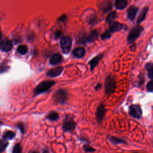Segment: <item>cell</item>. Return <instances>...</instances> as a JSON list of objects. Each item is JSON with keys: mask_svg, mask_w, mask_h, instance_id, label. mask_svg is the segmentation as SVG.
Returning <instances> with one entry per match:
<instances>
[{"mask_svg": "<svg viewBox=\"0 0 153 153\" xmlns=\"http://www.w3.org/2000/svg\"><path fill=\"white\" fill-rule=\"evenodd\" d=\"M143 30V27L140 25H137L134 26L129 32L127 40L128 44L133 43L135 40L140 36Z\"/></svg>", "mask_w": 153, "mask_h": 153, "instance_id": "6da1fadb", "label": "cell"}, {"mask_svg": "<svg viewBox=\"0 0 153 153\" xmlns=\"http://www.w3.org/2000/svg\"><path fill=\"white\" fill-rule=\"evenodd\" d=\"M116 84L117 81L115 78L111 75H108L106 77L105 82L106 93L108 94H110L113 93L116 88Z\"/></svg>", "mask_w": 153, "mask_h": 153, "instance_id": "7a4b0ae2", "label": "cell"}, {"mask_svg": "<svg viewBox=\"0 0 153 153\" xmlns=\"http://www.w3.org/2000/svg\"><path fill=\"white\" fill-rule=\"evenodd\" d=\"M76 123L71 115H67L65 118L63 123L62 128L65 131H70L75 130Z\"/></svg>", "mask_w": 153, "mask_h": 153, "instance_id": "3957f363", "label": "cell"}, {"mask_svg": "<svg viewBox=\"0 0 153 153\" xmlns=\"http://www.w3.org/2000/svg\"><path fill=\"white\" fill-rule=\"evenodd\" d=\"M53 100L57 103L63 104L68 99V93L63 89L57 90L53 94Z\"/></svg>", "mask_w": 153, "mask_h": 153, "instance_id": "277c9868", "label": "cell"}, {"mask_svg": "<svg viewBox=\"0 0 153 153\" xmlns=\"http://www.w3.org/2000/svg\"><path fill=\"white\" fill-rule=\"evenodd\" d=\"M72 39L68 36H64L60 39V47L64 54H68L71 49Z\"/></svg>", "mask_w": 153, "mask_h": 153, "instance_id": "5b68a950", "label": "cell"}, {"mask_svg": "<svg viewBox=\"0 0 153 153\" xmlns=\"http://www.w3.org/2000/svg\"><path fill=\"white\" fill-rule=\"evenodd\" d=\"M54 84L55 82L53 81H44L39 83L35 88L36 94H40L45 92L49 90Z\"/></svg>", "mask_w": 153, "mask_h": 153, "instance_id": "8992f818", "label": "cell"}, {"mask_svg": "<svg viewBox=\"0 0 153 153\" xmlns=\"http://www.w3.org/2000/svg\"><path fill=\"white\" fill-rule=\"evenodd\" d=\"M128 113L131 117L136 119H139L142 116V112L140 105L137 104H133L129 106Z\"/></svg>", "mask_w": 153, "mask_h": 153, "instance_id": "52a82bcc", "label": "cell"}, {"mask_svg": "<svg viewBox=\"0 0 153 153\" xmlns=\"http://www.w3.org/2000/svg\"><path fill=\"white\" fill-rule=\"evenodd\" d=\"M106 112V109L104 104L102 103L99 104V105L97 106L96 114V119L98 122L100 123L103 120V119L105 117Z\"/></svg>", "mask_w": 153, "mask_h": 153, "instance_id": "ba28073f", "label": "cell"}, {"mask_svg": "<svg viewBox=\"0 0 153 153\" xmlns=\"http://www.w3.org/2000/svg\"><path fill=\"white\" fill-rule=\"evenodd\" d=\"M123 29V25L118 22H113L111 24H109V28L108 32L109 33H113L116 32H118Z\"/></svg>", "mask_w": 153, "mask_h": 153, "instance_id": "9c48e42d", "label": "cell"}, {"mask_svg": "<svg viewBox=\"0 0 153 153\" xmlns=\"http://www.w3.org/2000/svg\"><path fill=\"white\" fill-rule=\"evenodd\" d=\"M139 8L136 7L135 5H132L130 7L127 11V17L128 19L131 20L133 21L136 17V16L138 12Z\"/></svg>", "mask_w": 153, "mask_h": 153, "instance_id": "30bf717a", "label": "cell"}, {"mask_svg": "<svg viewBox=\"0 0 153 153\" xmlns=\"http://www.w3.org/2000/svg\"><path fill=\"white\" fill-rule=\"evenodd\" d=\"M103 54H102V53L99 54L96 56L95 57H94L92 59H91L88 62V65L90 68V71H93L95 68V67L97 65V64L99 63L100 60L103 58Z\"/></svg>", "mask_w": 153, "mask_h": 153, "instance_id": "8fae6325", "label": "cell"}, {"mask_svg": "<svg viewBox=\"0 0 153 153\" xmlns=\"http://www.w3.org/2000/svg\"><path fill=\"white\" fill-rule=\"evenodd\" d=\"M13 47L12 42L8 39H4L0 42V49L4 51H8Z\"/></svg>", "mask_w": 153, "mask_h": 153, "instance_id": "7c38bea8", "label": "cell"}, {"mask_svg": "<svg viewBox=\"0 0 153 153\" xmlns=\"http://www.w3.org/2000/svg\"><path fill=\"white\" fill-rule=\"evenodd\" d=\"M99 7L100 9V10H102L104 13H105L112 8V4L109 1H105L101 2L100 4H99Z\"/></svg>", "mask_w": 153, "mask_h": 153, "instance_id": "4fadbf2b", "label": "cell"}, {"mask_svg": "<svg viewBox=\"0 0 153 153\" xmlns=\"http://www.w3.org/2000/svg\"><path fill=\"white\" fill-rule=\"evenodd\" d=\"M85 50L84 47H77L75 48L73 51H72V55L78 59H81L85 55Z\"/></svg>", "mask_w": 153, "mask_h": 153, "instance_id": "5bb4252c", "label": "cell"}, {"mask_svg": "<svg viewBox=\"0 0 153 153\" xmlns=\"http://www.w3.org/2000/svg\"><path fill=\"white\" fill-rule=\"evenodd\" d=\"M63 70V68L62 66H57L49 70L47 74L51 77H56L62 74Z\"/></svg>", "mask_w": 153, "mask_h": 153, "instance_id": "9a60e30c", "label": "cell"}, {"mask_svg": "<svg viewBox=\"0 0 153 153\" xmlns=\"http://www.w3.org/2000/svg\"><path fill=\"white\" fill-rule=\"evenodd\" d=\"M99 36V32L94 29L91 30L88 35H87V43L91 42L96 41Z\"/></svg>", "mask_w": 153, "mask_h": 153, "instance_id": "2e32d148", "label": "cell"}, {"mask_svg": "<svg viewBox=\"0 0 153 153\" xmlns=\"http://www.w3.org/2000/svg\"><path fill=\"white\" fill-rule=\"evenodd\" d=\"M62 60V56L59 53H55L54 54L50 60V63L52 65H56L59 63H60Z\"/></svg>", "mask_w": 153, "mask_h": 153, "instance_id": "e0dca14e", "label": "cell"}, {"mask_svg": "<svg viewBox=\"0 0 153 153\" xmlns=\"http://www.w3.org/2000/svg\"><path fill=\"white\" fill-rule=\"evenodd\" d=\"M148 11V7H143L142 9L141 12L140 13V14H139V15L137 17V23L138 25L139 23H140L141 22H142L145 19V17H146Z\"/></svg>", "mask_w": 153, "mask_h": 153, "instance_id": "ac0fdd59", "label": "cell"}, {"mask_svg": "<svg viewBox=\"0 0 153 153\" xmlns=\"http://www.w3.org/2000/svg\"><path fill=\"white\" fill-rule=\"evenodd\" d=\"M114 5L117 9L123 10L126 7L127 5V1L126 0H117L115 1Z\"/></svg>", "mask_w": 153, "mask_h": 153, "instance_id": "d6986e66", "label": "cell"}, {"mask_svg": "<svg viewBox=\"0 0 153 153\" xmlns=\"http://www.w3.org/2000/svg\"><path fill=\"white\" fill-rule=\"evenodd\" d=\"M145 69L148 71V76L149 79L153 80V63L149 62L146 64Z\"/></svg>", "mask_w": 153, "mask_h": 153, "instance_id": "ffe728a7", "label": "cell"}, {"mask_svg": "<svg viewBox=\"0 0 153 153\" xmlns=\"http://www.w3.org/2000/svg\"><path fill=\"white\" fill-rule=\"evenodd\" d=\"M76 42L78 44H85L87 43V34H79L76 39Z\"/></svg>", "mask_w": 153, "mask_h": 153, "instance_id": "44dd1931", "label": "cell"}, {"mask_svg": "<svg viewBox=\"0 0 153 153\" xmlns=\"http://www.w3.org/2000/svg\"><path fill=\"white\" fill-rule=\"evenodd\" d=\"M117 17V13L116 11H114L111 12L106 17V22L108 23L109 25L111 24L114 22V20Z\"/></svg>", "mask_w": 153, "mask_h": 153, "instance_id": "7402d4cb", "label": "cell"}, {"mask_svg": "<svg viewBox=\"0 0 153 153\" xmlns=\"http://www.w3.org/2000/svg\"><path fill=\"white\" fill-rule=\"evenodd\" d=\"M15 136V133H13L11 131H6L4 135H3V137L2 139L4 140H11L13 139Z\"/></svg>", "mask_w": 153, "mask_h": 153, "instance_id": "603a6c76", "label": "cell"}, {"mask_svg": "<svg viewBox=\"0 0 153 153\" xmlns=\"http://www.w3.org/2000/svg\"><path fill=\"white\" fill-rule=\"evenodd\" d=\"M47 117L50 121H56L59 118V115L56 112H51L47 115Z\"/></svg>", "mask_w": 153, "mask_h": 153, "instance_id": "cb8c5ba5", "label": "cell"}, {"mask_svg": "<svg viewBox=\"0 0 153 153\" xmlns=\"http://www.w3.org/2000/svg\"><path fill=\"white\" fill-rule=\"evenodd\" d=\"M109 140L115 144H118V143H126L125 141L121 139H120L118 137H116L114 136H110L109 137Z\"/></svg>", "mask_w": 153, "mask_h": 153, "instance_id": "d4e9b609", "label": "cell"}, {"mask_svg": "<svg viewBox=\"0 0 153 153\" xmlns=\"http://www.w3.org/2000/svg\"><path fill=\"white\" fill-rule=\"evenodd\" d=\"M17 51L20 54H25L27 51V48L25 45H20L18 47Z\"/></svg>", "mask_w": 153, "mask_h": 153, "instance_id": "484cf974", "label": "cell"}, {"mask_svg": "<svg viewBox=\"0 0 153 153\" xmlns=\"http://www.w3.org/2000/svg\"><path fill=\"white\" fill-rule=\"evenodd\" d=\"M8 144V143L7 140H4L3 139L0 140V152L4 151L6 149Z\"/></svg>", "mask_w": 153, "mask_h": 153, "instance_id": "4316f807", "label": "cell"}, {"mask_svg": "<svg viewBox=\"0 0 153 153\" xmlns=\"http://www.w3.org/2000/svg\"><path fill=\"white\" fill-rule=\"evenodd\" d=\"M12 153H22V147L19 143H17L14 145Z\"/></svg>", "mask_w": 153, "mask_h": 153, "instance_id": "83f0119b", "label": "cell"}, {"mask_svg": "<svg viewBox=\"0 0 153 153\" xmlns=\"http://www.w3.org/2000/svg\"><path fill=\"white\" fill-rule=\"evenodd\" d=\"M111 36V34L110 33H109L108 32V30H106L105 32H103L101 36H100V38L102 39L103 40H105V39H109Z\"/></svg>", "mask_w": 153, "mask_h": 153, "instance_id": "f1b7e54d", "label": "cell"}, {"mask_svg": "<svg viewBox=\"0 0 153 153\" xmlns=\"http://www.w3.org/2000/svg\"><path fill=\"white\" fill-rule=\"evenodd\" d=\"M146 89L149 92H153V80H151L147 83Z\"/></svg>", "mask_w": 153, "mask_h": 153, "instance_id": "f546056e", "label": "cell"}, {"mask_svg": "<svg viewBox=\"0 0 153 153\" xmlns=\"http://www.w3.org/2000/svg\"><path fill=\"white\" fill-rule=\"evenodd\" d=\"M83 148L85 150V151H86V152H90L94 151V149L92 147H91L90 146H88V145H84Z\"/></svg>", "mask_w": 153, "mask_h": 153, "instance_id": "4dcf8cb0", "label": "cell"}, {"mask_svg": "<svg viewBox=\"0 0 153 153\" xmlns=\"http://www.w3.org/2000/svg\"><path fill=\"white\" fill-rule=\"evenodd\" d=\"M17 127L20 130L22 133H25V127L24 125L22 123H19L17 124Z\"/></svg>", "mask_w": 153, "mask_h": 153, "instance_id": "1f68e13d", "label": "cell"}, {"mask_svg": "<svg viewBox=\"0 0 153 153\" xmlns=\"http://www.w3.org/2000/svg\"><path fill=\"white\" fill-rule=\"evenodd\" d=\"M66 15H63L62 16H60L59 19H58V20L60 21V22H64L66 20Z\"/></svg>", "mask_w": 153, "mask_h": 153, "instance_id": "d6a6232c", "label": "cell"}, {"mask_svg": "<svg viewBox=\"0 0 153 153\" xmlns=\"http://www.w3.org/2000/svg\"><path fill=\"white\" fill-rule=\"evenodd\" d=\"M8 67L6 66H1L0 67V72H5V71H7L8 69Z\"/></svg>", "mask_w": 153, "mask_h": 153, "instance_id": "836d02e7", "label": "cell"}, {"mask_svg": "<svg viewBox=\"0 0 153 153\" xmlns=\"http://www.w3.org/2000/svg\"><path fill=\"white\" fill-rule=\"evenodd\" d=\"M61 35H62L61 31L57 30V31H56V32H55V37H56V38H59V37H60V36H61Z\"/></svg>", "mask_w": 153, "mask_h": 153, "instance_id": "e575fe53", "label": "cell"}, {"mask_svg": "<svg viewBox=\"0 0 153 153\" xmlns=\"http://www.w3.org/2000/svg\"><path fill=\"white\" fill-rule=\"evenodd\" d=\"M102 87V84H101V83H98V84L95 86V90H96V91H97V90H99Z\"/></svg>", "mask_w": 153, "mask_h": 153, "instance_id": "d590c367", "label": "cell"}, {"mask_svg": "<svg viewBox=\"0 0 153 153\" xmlns=\"http://www.w3.org/2000/svg\"><path fill=\"white\" fill-rule=\"evenodd\" d=\"M42 153H49V151H48V149H47V148H45L43 149L42 151Z\"/></svg>", "mask_w": 153, "mask_h": 153, "instance_id": "8d00e7d4", "label": "cell"}, {"mask_svg": "<svg viewBox=\"0 0 153 153\" xmlns=\"http://www.w3.org/2000/svg\"><path fill=\"white\" fill-rule=\"evenodd\" d=\"M29 153H38L36 151H30V152H29Z\"/></svg>", "mask_w": 153, "mask_h": 153, "instance_id": "74e56055", "label": "cell"}, {"mask_svg": "<svg viewBox=\"0 0 153 153\" xmlns=\"http://www.w3.org/2000/svg\"><path fill=\"white\" fill-rule=\"evenodd\" d=\"M1 32L0 31V38H1Z\"/></svg>", "mask_w": 153, "mask_h": 153, "instance_id": "f35d334b", "label": "cell"}]
</instances>
